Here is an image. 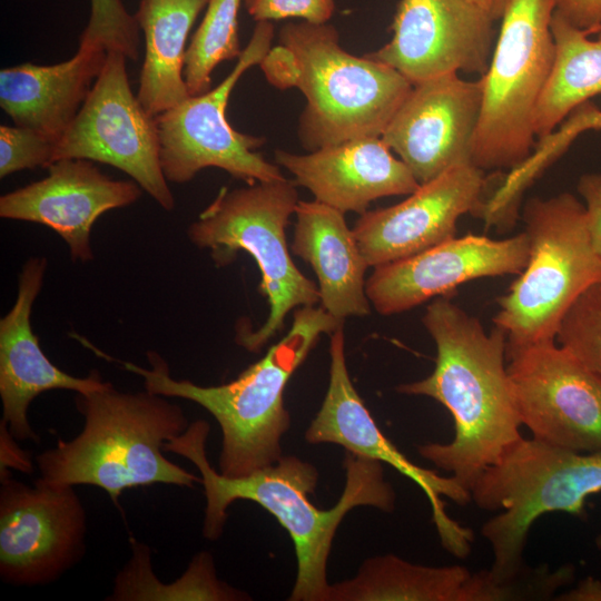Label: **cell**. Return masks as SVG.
<instances>
[{
  "mask_svg": "<svg viewBox=\"0 0 601 601\" xmlns=\"http://www.w3.org/2000/svg\"><path fill=\"white\" fill-rule=\"evenodd\" d=\"M58 139L35 129L0 126V177L55 161Z\"/></svg>",
  "mask_w": 601,
  "mask_h": 601,
  "instance_id": "32",
  "label": "cell"
},
{
  "mask_svg": "<svg viewBox=\"0 0 601 601\" xmlns=\"http://www.w3.org/2000/svg\"><path fill=\"white\" fill-rule=\"evenodd\" d=\"M422 322L436 346L435 367L425 378L397 392L440 402L451 413L454 437L417 451L470 492L484 473L522 435L508 372L503 328L486 333L482 323L447 296L426 307Z\"/></svg>",
  "mask_w": 601,
  "mask_h": 601,
  "instance_id": "1",
  "label": "cell"
},
{
  "mask_svg": "<svg viewBox=\"0 0 601 601\" xmlns=\"http://www.w3.org/2000/svg\"><path fill=\"white\" fill-rule=\"evenodd\" d=\"M81 432L36 457L40 477L53 484H89L119 506L124 491L156 483L193 487L200 479L164 455L165 443L188 427L184 410L167 396L121 392L112 383L76 396Z\"/></svg>",
  "mask_w": 601,
  "mask_h": 601,
  "instance_id": "5",
  "label": "cell"
},
{
  "mask_svg": "<svg viewBox=\"0 0 601 601\" xmlns=\"http://www.w3.org/2000/svg\"><path fill=\"white\" fill-rule=\"evenodd\" d=\"M554 60L538 101L533 130L540 140L550 136L569 115L590 98L601 96V28L590 30L570 23L554 10L551 20Z\"/></svg>",
  "mask_w": 601,
  "mask_h": 601,
  "instance_id": "25",
  "label": "cell"
},
{
  "mask_svg": "<svg viewBox=\"0 0 601 601\" xmlns=\"http://www.w3.org/2000/svg\"><path fill=\"white\" fill-rule=\"evenodd\" d=\"M277 165L315 200L342 213L364 214L371 201L410 195L420 184L381 137L349 139L305 155L276 150Z\"/></svg>",
  "mask_w": 601,
  "mask_h": 601,
  "instance_id": "21",
  "label": "cell"
},
{
  "mask_svg": "<svg viewBox=\"0 0 601 601\" xmlns=\"http://www.w3.org/2000/svg\"><path fill=\"white\" fill-rule=\"evenodd\" d=\"M106 58L104 49L79 46L72 58L60 63L4 68L0 71V106L16 126L59 140L89 96Z\"/></svg>",
  "mask_w": 601,
  "mask_h": 601,
  "instance_id": "22",
  "label": "cell"
},
{
  "mask_svg": "<svg viewBox=\"0 0 601 601\" xmlns=\"http://www.w3.org/2000/svg\"><path fill=\"white\" fill-rule=\"evenodd\" d=\"M569 116L568 122L577 136L585 130H601V110L588 101Z\"/></svg>",
  "mask_w": 601,
  "mask_h": 601,
  "instance_id": "36",
  "label": "cell"
},
{
  "mask_svg": "<svg viewBox=\"0 0 601 601\" xmlns=\"http://www.w3.org/2000/svg\"><path fill=\"white\" fill-rule=\"evenodd\" d=\"M243 0H208L204 18L186 50L184 78L190 96L211 88V73L223 61L243 52L238 36V13Z\"/></svg>",
  "mask_w": 601,
  "mask_h": 601,
  "instance_id": "27",
  "label": "cell"
},
{
  "mask_svg": "<svg viewBox=\"0 0 601 601\" xmlns=\"http://www.w3.org/2000/svg\"><path fill=\"white\" fill-rule=\"evenodd\" d=\"M295 216L292 252L314 269L322 307L342 321L367 315L371 303L364 277L370 266L344 213L317 200H299Z\"/></svg>",
  "mask_w": 601,
  "mask_h": 601,
  "instance_id": "23",
  "label": "cell"
},
{
  "mask_svg": "<svg viewBox=\"0 0 601 601\" xmlns=\"http://www.w3.org/2000/svg\"><path fill=\"white\" fill-rule=\"evenodd\" d=\"M298 201L295 181L286 178L224 188L188 228L191 243L209 249L217 266L229 264L240 250L258 265L269 314L256 331H237L236 342L249 352L277 334L292 309L321 302L318 287L296 267L286 243L285 229Z\"/></svg>",
  "mask_w": 601,
  "mask_h": 601,
  "instance_id": "6",
  "label": "cell"
},
{
  "mask_svg": "<svg viewBox=\"0 0 601 601\" xmlns=\"http://www.w3.org/2000/svg\"><path fill=\"white\" fill-rule=\"evenodd\" d=\"M483 9L494 21L503 17L511 0H469Z\"/></svg>",
  "mask_w": 601,
  "mask_h": 601,
  "instance_id": "39",
  "label": "cell"
},
{
  "mask_svg": "<svg viewBox=\"0 0 601 601\" xmlns=\"http://www.w3.org/2000/svg\"><path fill=\"white\" fill-rule=\"evenodd\" d=\"M208 0H140L135 19L144 33L145 56L137 97L158 116L190 95L184 78L186 41Z\"/></svg>",
  "mask_w": 601,
  "mask_h": 601,
  "instance_id": "24",
  "label": "cell"
},
{
  "mask_svg": "<svg viewBox=\"0 0 601 601\" xmlns=\"http://www.w3.org/2000/svg\"><path fill=\"white\" fill-rule=\"evenodd\" d=\"M555 339L601 378V280L588 287L570 306Z\"/></svg>",
  "mask_w": 601,
  "mask_h": 601,
  "instance_id": "30",
  "label": "cell"
},
{
  "mask_svg": "<svg viewBox=\"0 0 601 601\" xmlns=\"http://www.w3.org/2000/svg\"><path fill=\"white\" fill-rule=\"evenodd\" d=\"M558 0H511L483 77L482 110L471 162L514 170L533 147L534 112L551 73V20Z\"/></svg>",
  "mask_w": 601,
  "mask_h": 601,
  "instance_id": "9",
  "label": "cell"
},
{
  "mask_svg": "<svg viewBox=\"0 0 601 601\" xmlns=\"http://www.w3.org/2000/svg\"><path fill=\"white\" fill-rule=\"evenodd\" d=\"M522 219L529 259L497 298L493 317L506 333V349L554 342L570 306L601 280V256L592 244L583 203L574 195L531 198Z\"/></svg>",
  "mask_w": 601,
  "mask_h": 601,
  "instance_id": "7",
  "label": "cell"
},
{
  "mask_svg": "<svg viewBox=\"0 0 601 601\" xmlns=\"http://www.w3.org/2000/svg\"><path fill=\"white\" fill-rule=\"evenodd\" d=\"M244 592L219 581L215 573L211 555L197 554L184 577L168 585L156 584L127 563L115 580L108 600H245Z\"/></svg>",
  "mask_w": 601,
  "mask_h": 601,
  "instance_id": "28",
  "label": "cell"
},
{
  "mask_svg": "<svg viewBox=\"0 0 601 601\" xmlns=\"http://www.w3.org/2000/svg\"><path fill=\"white\" fill-rule=\"evenodd\" d=\"M90 16L80 36L79 46L118 51L136 61L139 47V26L122 0H89Z\"/></svg>",
  "mask_w": 601,
  "mask_h": 601,
  "instance_id": "31",
  "label": "cell"
},
{
  "mask_svg": "<svg viewBox=\"0 0 601 601\" xmlns=\"http://www.w3.org/2000/svg\"><path fill=\"white\" fill-rule=\"evenodd\" d=\"M248 14L256 21L298 18L315 24L328 23L335 0H243Z\"/></svg>",
  "mask_w": 601,
  "mask_h": 601,
  "instance_id": "33",
  "label": "cell"
},
{
  "mask_svg": "<svg viewBox=\"0 0 601 601\" xmlns=\"http://www.w3.org/2000/svg\"><path fill=\"white\" fill-rule=\"evenodd\" d=\"M87 515L69 484L30 486L1 470L0 577L12 585L58 580L86 553Z\"/></svg>",
  "mask_w": 601,
  "mask_h": 601,
  "instance_id": "12",
  "label": "cell"
},
{
  "mask_svg": "<svg viewBox=\"0 0 601 601\" xmlns=\"http://www.w3.org/2000/svg\"><path fill=\"white\" fill-rule=\"evenodd\" d=\"M522 425L571 451L601 452V378L554 342L506 349Z\"/></svg>",
  "mask_w": 601,
  "mask_h": 601,
  "instance_id": "13",
  "label": "cell"
},
{
  "mask_svg": "<svg viewBox=\"0 0 601 601\" xmlns=\"http://www.w3.org/2000/svg\"><path fill=\"white\" fill-rule=\"evenodd\" d=\"M486 191L484 170L457 165L420 185L405 200L366 210L352 230L368 266H381L455 237L461 216H481Z\"/></svg>",
  "mask_w": 601,
  "mask_h": 601,
  "instance_id": "18",
  "label": "cell"
},
{
  "mask_svg": "<svg viewBox=\"0 0 601 601\" xmlns=\"http://www.w3.org/2000/svg\"><path fill=\"white\" fill-rule=\"evenodd\" d=\"M1 470L8 465L28 472L30 463L26 460V455L19 450L14 443V439L10 435L7 426L1 424Z\"/></svg>",
  "mask_w": 601,
  "mask_h": 601,
  "instance_id": "37",
  "label": "cell"
},
{
  "mask_svg": "<svg viewBox=\"0 0 601 601\" xmlns=\"http://www.w3.org/2000/svg\"><path fill=\"white\" fill-rule=\"evenodd\" d=\"M601 492V452H577L523 436L489 466L471 491V502L500 513L481 530L490 543L494 574L525 562L532 524L549 512L581 518L587 499Z\"/></svg>",
  "mask_w": 601,
  "mask_h": 601,
  "instance_id": "8",
  "label": "cell"
},
{
  "mask_svg": "<svg viewBox=\"0 0 601 601\" xmlns=\"http://www.w3.org/2000/svg\"><path fill=\"white\" fill-rule=\"evenodd\" d=\"M493 22L469 0H400L392 39L365 56L412 85L459 71L482 77L494 49Z\"/></svg>",
  "mask_w": 601,
  "mask_h": 601,
  "instance_id": "15",
  "label": "cell"
},
{
  "mask_svg": "<svg viewBox=\"0 0 601 601\" xmlns=\"http://www.w3.org/2000/svg\"><path fill=\"white\" fill-rule=\"evenodd\" d=\"M126 60L118 51L107 52L89 96L57 142L55 161L87 159L116 167L170 211L175 197L161 168L156 117L134 95Z\"/></svg>",
  "mask_w": 601,
  "mask_h": 601,
  "instance_id": "11",
  "label": "cell"
},
{
  "mask_svg": "<svg viewBox=\"0 0 601 601\" xmlns=\"http://www.w3.org/2000/svg\"><path fill=\"white\" fill-rule=\"evenodd\" d=\"M343 327L331 335L329 384L323 404L309 424L305 439L311 444L334 443L355 455L386 463L413 481L426 495L432 520L442 545L456 558H465L473 532L450 518L443 497L459 505L471 502V494L451 475L414 464L381 432L356 392L346 366Z\"/></svg>",
  "mask_w": 601,
  "mask_h": 601,
  "instance_id": "14",
  "label": "cell"
},
{
  "mask_svg": "<svg viewBox=\"0 0 601 601\" xmlns=\"http://www.w3.org/2000/svg\"><path fill=\"white\" fill-rule=\"evenodd\" d=\"M343 324L344 321L333 317L323 307H299L294 312L288 333L263 358L236 380L217 386L173 378L167 363L156 352L147 353L151 367L144 368L111 357L91 343L87 346L96 355L141 376L147 391L185 398L207 410L219 424L223 435L219 472L242 476L283 456L280 440L290 424L284 406L285 386L321 335L332 334Z\"/></svg>",
  "mask_w": 601,
  "mask_h": 601,
  "instance_id": "4",
  "label": "cell"
},
{
  "mask_svg": "<svg viewBox=\"0 0 601 601\" xmlns=\"http://www.w3.org/2000/svg\"><path fill=\"white\" fill-rule=\"evenodd\" d=\"M577 189L582 198L592 244L601 256V174H584Z\"/></svg>",
  "mask_w": 601,
  "mask_h": 601,
  "instance_id": "34",
  "label": "cell"
},
{
  "mask_svg": "<svg viewBox=\"0 0 601 601\" xmlns=\"http://www.w3.org/2000/svg\"><path fill=\"white\" fill-rule=\"evenodd\" d=\"M273 38V23L257 22L235 67L218 86L156 116L161 168L168 181L185 184L208 167L220 168L248 185L285 178L256 151L265 138L235 130L226 117L234 87L246 70L260 63Z\"/></svg>",
  "mask_w": 601,
  "mask_h": 601,
  "instance_id": "10",
  "label": "cell"
},
{
  "mask_svg": "<svg viewBox=\"0 0 601 601\" xmlns=\"http://www.w3.org/2000/svg\"><path fill=\"white\" fill-rule=\"evenodd\" d=\"M555 10L580 29L593 33L601 28V0H558Z\"/></svg>",
  "mask_w": 601,
  "mask_h": 601,
  "instance_id": "35",
  "label": "cell"
},
{
  "mask_svg": "<svg viewBox=\"0 0 601 601\" xmlns=\"http://www.w3.org/2000/svg\"><path fill=\"white\" fill-rule=\"evenodd\" d=\"M529 253L525 231L504 239L474 234L452 237L410 257L374 267L366 279V295L377 313L398 314L446 296L473 279L519 275Z\"/></svg>",
  "mask_w": 601,
  "mask_h": 601,
  "instance_id": "17",
  "label": "cell"
},
{
  "mask_svg": "<svg viewBox=\"0 0 601 601\" xmlns=\"http://www.w3.org/2000/svg\"><path fill=\"white\" fill-rule=\"evenodd\" d=\"M209 425L197 420L180 435L168 440L164 452L186 457L198 469L206 496L203 534L218 539L227 519V509L236 500H250L273 514L289 533L297 556V577L290 593L295 601H327V560L336 530L355 506L371 505L392 511L395 494L384 479L382 463L347 452L344 466L346 484L335 506L316 508L309 500L316 487V469L296 456L242 476L217 472L206 456Z\"/></svg>",
  "mask_w": 601,
  "mask_h": 601,
  "instance_id": "2",
  "label": "cell"
},
{
  "mask_svg": "<svg viewBox=\"0 0 601 601\" xmlns=\"http://www.w3.org/2000/svg\"><path fill=\"white\" fill-rule=\"evenodd\" d=\"M597 545L601 549V535L597 538Z\"/></svg>",
  "mask_w": 601,
  "mask_h": 601,
  "instance_id": "40",
  "label": "cell"
},
{
  "mask_svg": "<svg viewBox=\"0 0 601 601\" xmlns=\"http://www.w3.org/2000/svg\"><path fill=\"white\" fill-rule=\"evenodd\" d=\"M484 80L449 73L414 83L381 138L422 185L471 164Z\"/></svg>",
  "mask_w": 601,
  "mask_h": 601,
  "instance_id": "16",
  "label": "cell"
},
{
  "mask_svg": "<svg viewBox=\"0 0 601 601\" xmlns=\"http://www.w3.org/2000/svg\"><path fill=\"white\" fill-rule=\"evenodd\" d=\"M46 268L45 257H31L23 264L16 303L0 319L1 424L19 441L39 440L27 415L30 403L39 394L52 390L86 394L110 383L104 381L97 370L86 377L72 376L51 363L42 352L30 317Z\"/></svg>",
  "mask_w": 601,
  "mask_h": 601,
  "instance_id": "20",
  "label": "cell"
},
{
  "mask_svg": "<svg viewBox=\"0 0 601 601\" xmlns=\"http://www.w3.org/2000/svg\"><path fill=\"white\" fill-rule=\"evenodd\" d=\"M258 66L272 86L303 92L297 135L308 151L381 137L413 87L395 69L344 50L329 23H285Z\"/></svg>",
  "mask_w": 601,
  "mask_h": 601,
  "instance_id": "3",
  "label": "cell"
},
{
  "mask_svg": "<svg viewBox=\"0 0 601 601\" xmlns=\"http://www.w3.org/2000/svg\"><path fill=\"white\" fill-rule=\"evenodd\" d=\"M554 600L561 601H600L601 581L588 578L581 581L575 588L556 595Z\"/></svg>",
  "mask_w": 601,
  "mask_h": 601,
  "instance_id": "38",
  "label": "cell"
},
{
  "mask_svg": "<svg viewBox=\"0 0 601 601\" xmlns=\"http://www.w3.org/2000/svg\"><path fill=\"white\" fill-rule=\"evenodd\" d=\"M48 176L0 197V216L55 230L72 260L93 258L90 233L105 213L136 203L142 188L135 180H115L87 159H60Z\"/></svg>",
  "mask_w": 601,
  "mask_h": 601,
  "instance_id": "19",
  "label": "cell"
},
{
  "mask_svg": "<svg viewBox=\"0 0 601 601\" xmlns=\"http://www.w3.org/2000/svg\"><path fill=\"white\" fill-rule=\"evenodd\" d=\"M574 569L565 564L551 570L546 564L535 568L524 563L508 574H494L490 570L471 573L460 601H512L551 600L556 591L569 584Z\"/></svg>",
  "mask_w": 601,
  "mask_h": 601,
  "instance_id": "29",
  "label": "cell"
},
{
  "mask_svg": "<svg viewBox=\"0 0 601 601\" xmlns=\"http://www.w3.org/2000/svg\"><path fill=\"white\" fill-rule=\"evenodd\" d=\"M472 572L425 566L387 554L367 560L353 579L331 584L327 601H460Z\"/></svg>",
  "mask_w": 601,
  "mask_h": 601,
  "instance_id": "26",
  "label": "cell"
}]
</instances>
